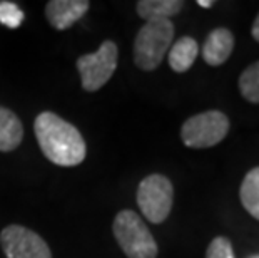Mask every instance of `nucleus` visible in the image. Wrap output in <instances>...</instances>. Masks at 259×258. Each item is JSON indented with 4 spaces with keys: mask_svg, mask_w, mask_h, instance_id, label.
<instances>
[{
    "mask_svg": "<svg viewBox=\"0 0 259 258\" xmlns=\"http://www.w3.org/2000/svg\"><path fill=\"white\" fill-rule=\"evenodd\" d=\"M22 20H24V12L19 9L17 4L5 2V0L0 2V24L10 27V29H17Z\"/></svg>",
    "mask_w": 259,
    "mask_h": 258,
    "instance_id": "15",
    "label": "nucleus"
},
{
    "mask_svg": "<svg viewBox=\"0 0 259 258\" xmlns=\"http://www.w3.org/2000/svg\"><path fill=\"white\" fill-rule=\"evenodd\" d=\"M174 25L170 20H152L141 27L134 41V62L142 70H154L161 65L172 46Z\"/></svg>",
    "mask_w": 259,
    "mask_h": 258,
    "instance_id": "2",
    "label": "nucleus"
},
{
    "mask_svg": "<svg viewBox=\"0 0 259 258\" xmlns=\"http://www.w3.org/2000/svg\"><path fill=\"white\" fill-rule=\"evenodd\" d=\"M24 138L22 121L10 109L0 106V151L9 153L19 148Z\"/></svg>",
    "mask_w": 259,
    "mask_h": 258,
    "instance_id": "10",
    "label": "nucleus"
},
{
    "mask_svg": "<svg viewBox=\"0 0 259 258\" xmlns=\"http://www.w3.org/2000/svg\"><path fill=\"white\" fill-rule=\"evenodd\" d=\"M35 138L51 163L72 168L85 159L87 146L79 129L51 111L40 113L34 123Z\"/></svg>",
    "mask_w": 259,
    "mask_h": 258,
    "instance_id": "1",
    "label": "nucleus"
},
{
    "mask_svg": "<svg viewBox=\"0 0 259 258\" xmlns=\"http://www.w3.org/2000/svg\"><path fill=\"white\" fill-rule=\"evenodd\" d=\"M233 49H234L233 32L224 29V27H219V29H214L207 35L206 42H204L202 59L209 65H221L233 54Z\"/></svg>",
    "mask_w": 259,
    "mask_h": 258,
    "instance_id": "9",
    "label": "nucleus"
},
{
    "mask_svg": "<svg viewBox=\"0 0 259 258\" xmlns=\"http://www.w3.org/2000/svg\"><path fill=\"white\" fill-rule=\"evenodd\" d=\"M199 54V46L192 37H181L169 49V65L174 72L183 74L189 70Z\"/></svg>",
    "mask_w": 259,
    "mask_h": 258,
    "instance_id": "11",
    "label": "nucleus"
},
{
    "mask_svg": "<svg viewBox=\"0 0 259 258\" xmlns=\"http://www.w3.org/2000/svg\"><path fill=\"white\" fill-rule=\"evenodd\" d=\"M114 237L127 258H156L157 243L147 225L132 210L119 211L114 218Z\"/></svg>",
    "mask_w": 259,
    "mask_h": 258,
    "instance_id": "3",
    "label": "nucleus"
},
{
    "mask_svg": "<svg viewBox=\"0 0 259 258\" xmlns=\"http://www.w3.org/2000/svg\"><path fill=\"white\" fill-rule=\"evenodd\" d=\"M229 133V119L221 111H206L186 121L181 138L187 148L204 150L219 144Z\"/></svg>",
    "mask_w": 259,
    "mask_h": 258,
    "instance_id": "4",
    "label": "nucleus"
},
{
    "mask_svg": "<svg viewBox=\"0 0 259 258\" xmlns=\"http://www.w3.org/2000/svg\"><path fill=\"white\" fill-rule=\"evenodd\" d=\"M206 258H234L231 241L226 237H216L207 246Z\"/></svg>",
    "mask_w": 259,
    "mask_h": 258,
    "instance_id": "16",
    "label": "nucleus"
},
{
    "mask_svg": "<svg viewBox=\"0 0 259 258\" xmlns=\"http://www.w3.org/2000/svg\"><path fill=\"white\" fill-rule=\"evenodd\" d=\"M239 200L244 206V210L252 218L259 219V166L252 168L246 178L242 179L239 190Z\"/></svg>",
    "mask_w": 259,
    "mask_h": 258,
    "instance_id": "13",
    "label": "nucleus"
},
{
    "mask_svg": "<svg viewBox=\"0 0 259 258\" xmlns=\"http://www.w3.org/2000/svg\"><path fill=\"white\" fill-rule=\"evenodd\" d=\"M251 34H252V37H254V41L259 42V14H257V17H256V20H254V24H252Z\"/></svg>",
    "mask_w": 259,
    "mask_h": 258,
    "instance_id": "17",
    "label": "nucleus"
},
{
    "mask_svg": "<svg viewBox=\"0 0 259 258\" xmlns=\"http://www.w3.org/2000/svg\"><path fill=\"white\" fill-rule=\"evenodd\" d=\"M117 67V46L112 41L102 42L96 52L85 54L77 59L82 87L87 92H96L112 78Z\"/></svg>",
    "mask_w": 259,
    "mask_h": 258,
    "instance_id": "6",
    "label": "nucleus"
},
{
    "mask_svg": "<svg viewBox=\"0 0 259 258\" xmlns=\"http://www.w3.org/2000/svg\"><path fill=\"white\" fill-rule=\"evenodd\" d=\"M239 92L246 101L259 104V60L242 70L239 76Z\"/></svg>",
    "mask_w": 259,
    "mask_h": 258,
    "instance_id": "14",
    "label": "nucleus"
},
{
    "mask_svg": "<svg viewBox=\"0 0 259 258\" xmlns=\"http://www.w3.org/2000/svg\"><path fill=\"white\" fill-rule=\"evenodd\" d=\"M0 243L7 258H52L46 240L20 225L5 227L0 233Z\"/></svg>",
    "mask_w": 259,
    "mask_h": 258,
    "instance_id": "7",
    "label": "nucleus"
},
{
    "mask_svg": "<svg viewBox=\"0 0 259 258\" xmlns=\"http://www.w3.org/2000/svg\"><path fill=\"white\" fill-rule=\"evenodd\" d=\"M174 203V188L169 178L162 174H149L137 188V205L151 223L166 222Z\"/></svg>",
    "mask_w": 259,
    "mask_h": 258,
    "instance_id": "5",
    "label": "nucleus"
},
{
    "mask_svg": "<svg viewBox=\"0 0 259 258\" xmlns=\"http://www.w3.org/2000/svg\"><path fill=\"white\" fill-rule=\"evenodd\" d=\"M89 7L87 0H51L46 5V15L52 27L65 30L84 17Z\"/></svg>",
    "mask_w": 259,
    "mask_h": 258,
    "instance_id": "8",
    "label": "nucleus"
},
{
    "mask_svg": "<svg viewBox=\"0 0 259 258\" xmlns=\"http://www.w3.org/2000/svg\"><path fill=\"white\" fill-rule=\"evenodd\" d=\"M251 258H259V256H251Z\"/></svg>",
    "mask_w": 259,
    "mask_h": 258,
    "instance_id": "19",
    "label": "nucleus"
},
{
    "mask_svg": "<svg viewBox=\"0 0 259 258\" xmlns=\"http://www.w3.org/2000/svg\"><path fill=\"white\" fill-rule=\"evenodd\" d=\"M183 7V0H141L136 5L139 17H142L146 22L169 20L176 14H179Z\"/></svg>",
    "mask_w": 259,
    "mask_h": 258,
    "instance_id": "12",
    "label": "nucleus"
},
{
    "mask_svg": "<svg viewBox=\"0 0 259 258\" xmlns=\"http://www.w3.org/2000/svg\"><path fill=\"white\" fill-rule=\"evenodd\" d=\"M197 4H199V7H204V9H211L214 5L212 0H199Z\"/></svg>",
    "mask_w": 259,
    "mask_h": 258,
    "instance_id": "18",
    "label": "nucleus"
}]
</instances>
